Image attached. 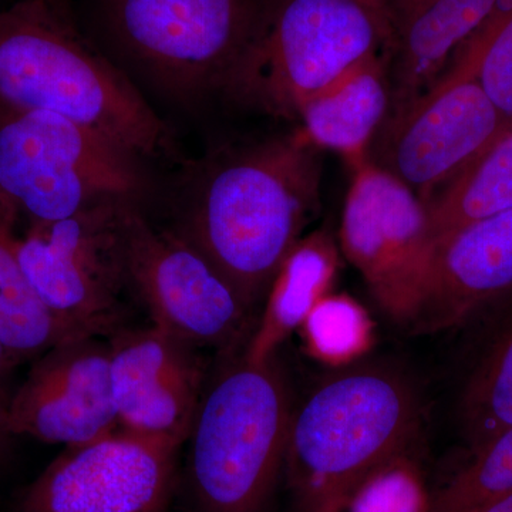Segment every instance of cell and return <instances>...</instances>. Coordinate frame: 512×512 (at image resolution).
Returning a JSON list of instances; mask_svg holds the SVG:
<instances>
[{
  "mask_svg": "<svg viewBox=\"0 0 512 512\" xmlns=\"http://www.w3.org/2000/svg\"><path fill=\"white\" fill-rule=\"evenodd\" d=\"M302 131L224 148L187 168L180 227L252 309L318 215L322 163Z\"/></svg>",
  "mask_w": 512,
  "mask_h": 512,
  "instance_id": "cell-1",
  "label": "cell"
},
{
  "mask_svg": "<svg viewBox=\"0 0 512 512\" xmlns=\"http://www.w3.org/2000/svg\"><path fill=\"white\" fill-rule=\"evenodd\" d=\"M0 111L59 114L144 163L178 154L173 128L136 84L45 0L0 10Z\"/></svg>",
  "mask_w": 512,
  "mask_h": 512,
  "instance_id": "cell-2",
  "label": "cell"
},
{
  "mask_svg": "<svg viewBox=\"0 0 512 512\" xmlns=\"http://www.w3.org/2000/svg\"><path fill=\"white\" fill-rule=\"evenodd\" d=\"M266 2L87 0V36L140 92L192 109L224 96Z\"/></svg>",
  "mask_w": 512,
  "mask_h": 512,
  "instance_id": "cell-3",
  "label": "cell"
},
{
  "mask_svg": "<svg viewBox=\"0 0 512 512\" xmlns=\"http://www.w3.org/2000/svg\"><path fill=\"white\" fill-rule=\"evenodd\" d=\"M420 423L404 377L352 370L328 380L293 412L285 466L302 512H345L367 477L404 456Z\"/></svg>",
  "mask_w": 512,
  "mask_h": 512,
  "instance_id": "cell-4",
  "label": "cell"
},
{
  "mask_svg": "<svg viewBox=\"0 0 512 512\" xmlns=\"http://www.w3.org/2000/svg\"><path fill=\"white\" fill-rule=\"evenodd\" d=\"M393 30L377 0H268L254 42L224 97L295 119L313 96L359 64L389 56Z\"/></svg>",
  "mask_w": 512,
  "mask_h": 512,
  "instance_id": "cell-5",
  "label": "cell"
},
{
  "mask_svg": "<svg viewBox=\"0 0 512 512\" xmlns=\"http://www.w3.org/2000/svg\"><path fill=\"white\" fill-rule=\"evenodd\" d=\"M292 414L275 357H242L212 383L188 436L192 491L202 512L264 510L285 464Z\"/></svg>",
  "mask_w": 512,
  "mask_h": 512,
  "instance_id": "cell-6",
  "label": "cell"
},
{
  "mask_svg": "<svg viewBox=\"0 0 512 512\" xmlns=\"http://www.w3.org/2000/svg\"><path fill=\"white\" fill-rule=\"evenodd\" d=\"M147 163L76 121L47 111H0V200L33 222L73 217L107 201L141 205Z\"/></svg>",
  "mask_w": 512,
  "mask_h": 512,
  "instance_id": "cell-7",
  "label": "cell"
},
{
  "mask_svg": "<svg viewBox=\"0 0 512 512\" xmlns=\"http://www.w3.org/2000/svg\"><path fill=\"white\" fill-rule=\"evenodd\" d=\"M131 205L137 204L101 202L63 220L33 222L19 238L23 272L69 339L100 338L120 323L128 286L124 218Z\"/></svg>",
  "mask_w": 512,
  "mask_h": 512,
  "instance_id": "cell-8",
  "label": "cell"
},
{
  "mask_svg": "<svg viewBox=\"0 0 512 512\" xmlns=\"http://www.w3.org/2000/svg\"><path fill=\"white\" fill-rule=\"evenodd\" d=\"M511 126L474 73L454 62L426 93L390 111L369 160L426 204Z\"/></svg>",
  "mask_w": 512,
  "mask_h": 512,
  "instance_id": "cell-9",
  "label": "cell"
},
{
  "mask_svg": "<svg viewBox=\"0 0 512 512\" xmlns=\"http://www.w3.org/2000/svg\"><path fill=\"white\" fill-rule=\"evenodd\" d=\"M340 247L390 318L412 325L426 295L436 241L416 192L372 161L352 168Z\"/></svg>",
  "mask_w": 512,
  "mask_h": 512,
  "instance_id": "cell-10",
  "label": "cell"
},
{
  "mask_svg": "<svg viewBox=\"0 0 512 512\" xmlns=\"http://www.w3.org/2000/svg\"><path fill=\"white\" fill-rule=\"evenodd\" d=\"M124 254L128 286L154 326L192 348H222L241 335L247 303L183 235L150 224L140 205L124 218Z\"/></svg>",
  "mask_w": 512,
  "mask_h": 512,
  "instance_id": "cell-11",
  "label": "cell"
},
{
  "mask_svg": "<svg viewBox=\"0 0 512 512\" xmlns=\"http://www.w3.org/2000/svg\"><path fill=\"white\" fill-rule=\"evenodd\" d=\"M180 444L117 429L67 447L26 488L20 512H164Z\"/></svg>",
  "mask_w": 512,
  "mask_h": 512,
  "instance_id": "cell-12",
  "label": "cell"
},
{
  "mask_svg": "<svg viewBox=\"0 0 512 512\" xmlns=\"http://www.w3.org/2000/svg\"><path fill=\"white\" fill-rule=\"evenodd\" d=\"M12 436L79 447L119 429L110 376L109 345L73 338L39 356L8 399Z\"/></svg>",
  "mask_w": 512,
  "mask_h": 512,
  "instance_id": "cell-13",
  "label": "cell"
},
{
  "mask_svg": "<svg viewBox=\"0 0 512 512\" xmlns=\"http://www.w3.org/2000/svg\"><path fill=\"white\" fill-rule=\"evenodd\" d=\"M194 349L154 325L114 336L110 376L119 429L180 446L188 439L202 397Z\"/></svg>",
  "mask_w": 512,
  "mask_h": 512,
  "instance_id": "cell-14",
  "label": "cell"
},
{
  "mask_svg": "<svg viewBox=\"0 0 512 512\" xmlns=\"http://www.w3.org/2000/svg\"><path fill=\"white\" fill-rule=\"evenodd\" d=\"M511 289L512 210L437 242L426 295L410 326L417 332L454 328Z\"/></svg>",
  "mask_w": 512,
  "mask_h": 512,
  "instance_id": "cell-15",
  "label": "cell"
},
{
  "mask_svg": "<svg viewBox=\"0 0 512 512\" xmlns=\"http://www.w3.org/2000/svg\"><path fill=\"white\" fill-rule=\"evenodd\" d=\"M500 0H431L394 30L387 56L390 111L412 103L439 82Z\"/></svg>",
  "mask_w": 512,
  "mask_h": 512,
  "instance_id": "cell-16",
  "label": "cell"
},
{
  "mask_svg": "<svg viewBox=\"0 0 512 512\" xmlns=\"http://www.w3.org/2000/svg\"><path fill=\"white\" fill-rule=\"evenodd\" d=\"M390 104L387 56H376L306 101L296 120L313 147L335 151L355 168L369 160Z\"/></svg>",
  "mask_w": 512,
  "mask_h": 512,
  "instance_id": "cell-17",
  "label": "cell"
},
{
  "mask_svg": "<svg viewBox=\"0 0 512 512\" xmlns=\"http://www.w3.org/2000/svg\"><path fill=\"white\" fill-rule=\"evenodd\" d=\"M338 265V248L328 232L315 231L296 242L265 293L264 312L245 359L255 363L274 359L276 350L328 295Z\"/></svg>",
  "mask_w": 512,
  "mask_h": 512,
  "instance_id": "cell-18",
  "label": "cell"
},
{
  "mask_svg": "<svg viewBox=\"0 0 512 512\" xmlns=\"http://www.w3.org/2000/svg\"><path fill=\"white\" fill-rule=\"evenodd\" d=\"M426 207L436 244L457 229L512 210V126Z\"/></svg>",
  "mask_w": 512,
  "mask_h": 512,
  "instance_id": "cell-19",
  "label": "cell"
},
{
  "mask_svg": "<svg viewBox=\"0 0 512 512\" xmlns=\"http://www.w3.org/2000/svg\"><path fill=\"white\" fill-rule=\"evenodd\" d=\"M16 212L0 200V340L16 362L42 356L66 333L37 298L19 262Z\"/></svg>",
  "mask_w": 512,
  "mask_h": 512,
  "instance_id": "cell-20",
  "label": "cell"
},
{
  "mask_svg": "<svg viewBox=\"0 0 512 512\" xmlns=\"http://www.w3.org/2000/svg\"><path fill=\"white\" fill-rule=\"evenodd\" d=\"M461 433L471 451L512 427V313L468 373L458 404Z\"/></svg>",
  "mask_w": 512,
  "mask_h": 512,
  "instance_id": "cell-21",
  "label": "cell"
},
{
  "mask_svg": "<svg viewBox=\"0 0 512 512\" xmlns=\"http://www.w3.org/2000/svg\"><path fill=\"white\" fill-rule=\"evenodd\" d=\"M512 493V427L471 451L466 466L434 498L429 512H476Z\"/></svg>",
  "mask_w": 512,
  "mask_h": 512,
  "instance_id": "cell-22",
  "label": "cell"
},
{
  "mask_svg": "<svg viewBox=\"0 0 512 512\" xmlns=\"http://www.w3.org/2000/svg\"><path fill=\"white\" fill-rule=\"evenodd\" d=\"M311 355L330 365H345L369 350L373 323L366 309L348 295L323 296L301 326Z\"/></svg>",
  "mask_w": 512,
  "mask_h": 512,
  "instance_id": "cell-23",
  "label": "cell"
},
{
  "mask_svg": "<svg viewBox=\"0 0 512 512\" xmlns=\"http://www.w3.org/2000/svg\"><path fill=\"white\" fill-rule=\"evenodd\" d=\"M468 67L497 109L512 123V0H500L453 63Z\"/></svg>",
  "mask_w": 512,
  "mask_h": 512,
  "instance_id": "cell-24",
  "label": "cell"
},
{
  "mask_svg": "<svg viewBox=\"0 0 512 512\" xmlns=\"http://www.w3.org/2000/svg\"><path fill=\"white\" fill-rule=\"evenodd\" d=\"M430 498L416 468L394 458L366 478L350 498L349 512H429Z\"/></svg>",
  "mask_w": 512,
  "mask_h": 512,
  "instance_id": "cell-25",
  "label": "cell"
},
{
  "mask_svg": "<svg viewBox=\"0 0 512 512\" xmlns=\"http://www.w3.org/2000/svg\"><path fill=\"white\" fill-rule=\"evenodd\" d=\"M377 2H379L380 8L383 9L384 15L389 20L394 32L424 6L429 5L431 0H377Z\"/></svg>",
  "mask_w": 512,
  "mask_h": 512,
  "instance_id": "cell-26",
  "label": "cell"
},
{
  "mask_svg": "<svg viewBox=\"0 0 512 512\" xmlns=\"http://www.w3.org/2000/svg\"><path fill=\"white\" fill-rule=\"evenodd\" d=\"M6 406H8V399L0 390V466H2L6 453H8V444L10 437H12L8 429V423H6Z\"/></svg>",
  "mask_w": 512,
  "mask_h": 512,
  "instance_id": "cell-27",
  "label": "cell"
},
{
  "mask_svg": "<svg viewBox=\"0 0 512 512\" xmlns=\"http://www.w3.org/2000/svg\"><path fill=\"white\" fill-rule=\"evenodd\" d=\"M16 365H18V362L13 359L8 349L3 345L2 340H0V390H2V383L9 376L10 370Z\"/></svg>",
  "mask_w": 512,
  "mask_h": 512,
  "instance_id": "cell-28",
  "label": "cell"
},
{
  "mask_svg": "<svg viewBox=\"0 0 512 512\" xmlns=\"http://www.w3.org/2000/svg\"><path fill=\"white\" fill-rule=\"evenodd\" d=\"M476 512H512V493L495 498L491 503L485 504Z\"/></svg>",
  "mask_w": 512,
  "mask_h": 512,
  "instance_id": "cell-29",
  "label": "cell"
},
{
  "mask_svg": "<svg viewBox=\"0 0 512 512\" xmlns=\"http://www.w3.org/2000/svg\"><path fill=\"white\" fill-rule=\"evenodd\" d=\"M47 5L52 6L57 12L63 13V15L73 16L72 6H70V0H45Z\"/></svg>",
  "mask_w": 512,
  "mask_h": 512,
  "instance_id": "cell-30",
  "label": "cell"
}]
</instances>
